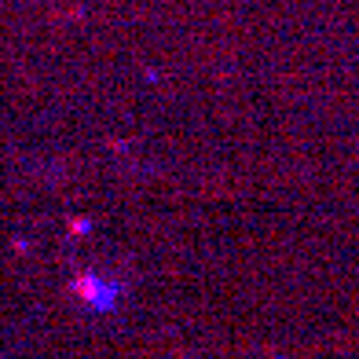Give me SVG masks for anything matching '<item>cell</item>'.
Listing matches in <instances>:
<instances>
[{
  "instance_id": "obj_1",
  "label": "cell",
  "mask_w": 359,
  "mask_h": 359,
  "mask_svg": "<svg viewBox=\"0 0 359 359\" xmlns=\"http://www.w3.org/2000/svg\"><path fill=\"white\" fill-rule=\"evenodd\" d=\"M70 293H74V301H81V304L107 308L114 290H110L103 279H95V275H77V279H74V286H70Z\"/></svg>"
}]
</instances>
